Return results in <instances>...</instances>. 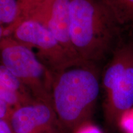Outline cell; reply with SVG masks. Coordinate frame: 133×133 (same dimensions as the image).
<instances>
[{"label": "cell", "mask_w": 133, "mask_h": 133, "mask_svg": "<svg viewBox=\"0 0 133 133\" xmlns=\"http://www.w3.org/2000/svg\"><path fill=\"white\" fill-rule=\"evenodd\" d=\"M70 37L81 61L101 66L121 44V24L105 0H70Z\"/></svg>", "instance_id": "1"}, {"label": "cell", "mask_w": 133, "mask_h": 133, "mask_svg": "<svg viewBox=\"0 0 133 133\" xmlns=\"http://www.w3.org/2000/svg\"><path fill=\"white\" fill-rule=\"evenodd\" d=\"M101 66L81 62L53 74L51 100L57 121L73 129L92 113L100 92Z\"/></svg>", "instance_id": "2"}, {"label": "cell", "mask_w": 133, "mask_h": 133, "mask_svg": "<svg viewBox=\"0 0 133 133\" xmlns=\"http://www.w3.org/2000/svg\"><path fill=\"white\" fill-rule=\"evenodd\" d=\"M0 61L20 79L35 99L52 104L53 73L33 49L11 36L0 41Z\"/></svg>", "instance_id": "3"}, {"label": "cell", "mask_w": 133, "mask_h": 133, "mask_svg": "<svg viewBox=\"0 0 133 133\" xmlns=\"http://www.w3.org/2000/svg\"><path fill=\"white\" fill-rule=\"evenodd\" d=\"M25 21H33L43 25L74 62H83L76 56L71 41L70 0H43L32 5L19 15L12 29Z\"/></svg>", "instance_id": "4"}, {"label": "cell", "mask_w": 133, "mask_h": 133, "mask_svg": "<svg viewBox=\"0 0 133 133\" xmlns=\"http://www.w3.org/2000/svg\"><path fill=\"white\" fill-rule=\"evenodd\" d=\"M9 35L31 49H37L38 57L53 74L79 63L74 62L52 33L36 22H22L12 30Z\"/></svg>", "instance_id": "5"}, {"label": "cell", "mask_w": 133, "mask_h": 133, "mask_svg": "<svg viewBox=\"0 0 133 133\" xmlns=\"http://www.w3.org/2000/svg\"><path fill=\"white\" fill-rule=\"evenodd\" d=\"M8 121L14 133H42L58 121L52 104L37 99L13 109Z\"/></svg>", "instance_id": "6"}, {"label": "cell", "mask_w": 133, "mask_h": 133, "mask_svg": "<svg viewBox=\"0 0 133 133\" xmlns=\"http://www.w3.org/2000/svg\"><path fill=\"white\" fill-rule=\"evenodd\" d=\"M133 105V61L112 89L105 94V106L110 116L121 115Z\"/></svg>", "instance_id": "7"}, {"label": "cell", "mask_w": 133, "mask_h": 133, "mask_svg": "<svg viewBox=\"0 0 133 133\" xmlns=\"http://www.w3.org/2000/svg\"><path fill=\"white\" fill-rule=\"evenodd\" d=\"M121 25H133V0H105Z\"/></svg>", "instance_id": "8"}, {"label": "cell", "mask_w": 133, "mask_h": 133, "mask_svg": "<svg viewBox=\"0 0 133 133\" xmlns=\"http://www.w3.org/2000/svg\"><path fill=\"white\" fill-rule=\"evenodd\" d=\"M0 83L25 97L35 99L20 79L2 64H0Z\"/></svg>", "instance_id": "9"}, {"label": "cell", "mask_w": 133, "mask_h": 133, "mask_svg": "<svg viewBox=\"0 0 133 133\" xmlns=\"http://www.w3.org/2000/svg\"><path fill=\"white\" fill-rule=\"evenodd\" d=\"M35 99L25 97L19 93L9 89L0 83V100L4 101L11 107H13V109L31 102Z\"/></svg>", "instance_id": "10"}, {"label": "cell", "mask_w": 133, "mask_h": 133, "mask_svg": "<svg viewBox=\"0 0 133 133\" xmlns=\"http://www.w3.org/2000/svg\"><path fill=\"white\" fill-rule=\"evenodd\" d=\"M121 127L128 133H133V110H128L121 115Z\"/></svg>", "instance_id": "11"}, {"label": "cell", "mask_w": 133, "mask_h": 133, "mask_svg": "<svg viewBox=\"0 0 133 133\" xmlns=\"http://www.w3.org/2000/svg\"><path fill=\"white\" fill-rule=\"evenodd\" d=\"M76 133H102L99 128L91 123L81 124Z\"/></svg>", "instance_id": "12"}, {"label": "cell", "mask_w": 133, "mask_h": 133, "mask_svg": "<svg viewBox=\"0 0 133 133\" xmlns=\"http://www.w3.org/2000/svg\"><path fill=\"white\" fill-rule=\"evenodd\" d=\"M12 110V107L9 106L4 101L0 100V119L9 120Z\"/></svg>", "instance_id": "13"}, {"label": "cell", "mask_w": 133, "mask_h": 133, "mask_svg": "<svg viewBox=\"0 0 133 133\" xmlns=\"http://www.w3.org/2000/svg\"><path fill=\"white\" fill-rule=\"evenodd\" d=\"M0 133H14L9 121L0 119Z\"/></svg>", "instance_id": "14"}, {"label": "cell", "mask_w": 133, "mask_h": 133, "mask_svg": "<svg viewBox=\"0 0 133 133\" xmlns=\"http://www.w3.org/2000/svg\"><path fill=\"white\" fill-rule=\"evenodd\" d=\"M41 1H43V0H18V4L21 6H25L40 2Z\"/></svg>", "instance_id": "15"}, {"label": "cell", "mask_w": 133, "mask_h": 133, "mask_svg": "<svg viewBox=\"0 0 133 133\" xmlns=\"http://www.w3.org/2000/svg\"><path fill=\"white\" fill-rule=\"evenodd\" d=\"M5 31H6V27L3 25H0V41L5 36Z\"/></svg>", "instance_id": "16"}, {"label": "cell", "mask_w": 133, "mask_h": 133, "mask_svg": "<svg viewBox=\"0 0 133 133\" xmlns=\"http://www.w3.org/2000/svg\"><path fill=\"white\" fill-rule=\"evenodd\" d=\"M42 133H56L54 132V130H52V128L49 129V130L45 131V132H43Z\"/></svg>", "instance_id": "17"}]
</instances>
